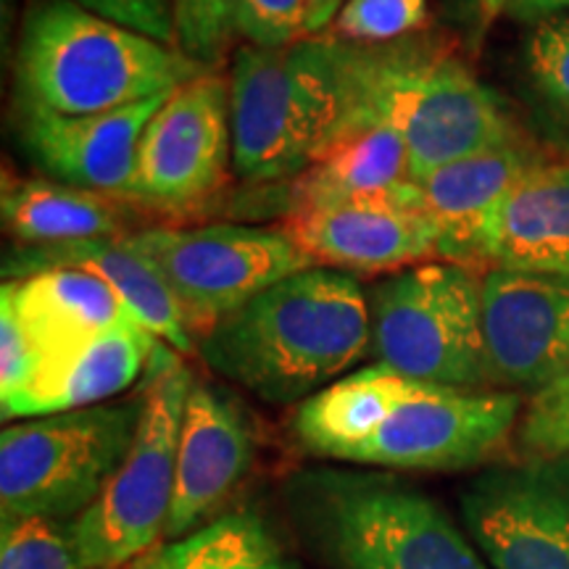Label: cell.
<instances>
[{
	"instance_id": "obj_16",
	"label": "cell",
	"mask_w": 569,
	"mask_h": 569,
	"mask_svg": "<svg viewBox=\"0 0 569 569\" xmlns=\"http://www.w3.org/2000/svg\"><path fill=\"white\" fill-rule=\"evenodd\" d=\"M167 96L88 117L17 109L19 142L34 167L51 180L124 201L138 163L142 130Z\"/></svg>"
},
{
	"instance_id": "obj_20",
	"label": "cell",
	"mask_w": 569,
	"mask_h": 569,
	"mask_svg": "<svg viewBox=\"0 0 569 569\" xmlns=\"http://www.w3.org/2000/svg\"><path fill=\"white\" fill-rule=\"evenodd\" d=\"M488 269L569 277V156L540 159L498 206Z\"/></svg>"
},
{
	"instance_id": "obj_15",
	"label": "cell",
	"mask_w": 569,
	"mask_h": 569,
	"mask_svg": "<svg viewBox=\"0 0 569 569\" xmlns=\"http://www.w3.org/2000/svg\"><path fill=\"white\" fill-rule=\"evenodd\" d=\"M253 459L256 430L248 411L227 390L196 380L184 403L174 498L161 543L188 538L213 522Z\"/></svg>"
},
{
	"instance_id": "obj_29",
	"label": "cell",
	"mask_w": 569,
	"mask_h": 569,
	"mask_svg": "<svg viewBox=\"0 0 569 569\" xmlns=\"http://www.w3.org/2000/svg\"><path fill=\"white\" fill-rule=\"evenodd\" d=\"M430 21V0H346L330 34L361 46L407 40Z\"/></svg>"
},
{
	"instance_id": "obj_30",
	"label": "cell",
	"mask_w": 569,
	"mask_h": 569,
	"mask_svg": "<svg viewBox=\"0 0 569 569\" xmlns=\"http://www.w3.org/2000/svg\"><path fill=\"white\" fill-rule=\"evenodd\" d=\"M177 48L201 63L217 69L238 38V0H172Z\"/></svg>"
},
{
	"instance_id": "obj_12",
	"label": "cell",
	"mask_w": 569,
	"mask_h": 569,
	"mask_svg": "<svg viewBox=\"0 0 569 569\" xmlns=\"http://www.w3.org/2000/svg\"><path fill=\"white\" fill-rule=\"evenodd\" d=\"M459 517L493 569H569V457L482 469L461 488Z\"/></svg>"
},
{
	"instance_id": "obj_10",
	"label": "cell",
	"mask_w": 569,
	"mask_h": 569,
	"mask_svg": "<svg viewBox=\"0 0 569 569\" xmlns=\"http://www.w3.org/2000/svg\"><path fill=\"white\" fill-rule=\"evenodd\" d=\"M525 401L509 390L411 380L346 465L386 472H461L486 465L517 432Z\"/></svg>"
},
{
	"instance_id": "obj_32",
	"label": "cell",
	"mask_w": 569,
	"mask_h": 569,
	"mask_svg": "<svg viewBox=\"0 0 569 569\" xmlns=\"http://www.w3.org/2000/svg\"><path fill=\"white\" fill-rule=\"evenodd\" d=\"M42 367V353L21 322L9 288H0V401L32 386Z\"/></svg>"
},
{
	"instance_id": "obj_4",
	"label": "cell",
	"mask_w": 569,
	"mask_h": 569,
	"mask_svg": "<svg viewBox=\"0 0 569 569\" xmlns=\"http://www.w3.org/2000/svg\"><path fill=\"white\" fill-rule=\"evenodd\" d=\"M293 509L332 569H493L436 498L386 469L303 472Z\"/></svg>"
},
{
	"instance_id": "obj_19",
	"label": "cell",
	"mask_w": 569,
	"mask_h": 569,
	"mask_svg": "<svg viewBox=\"0 0 569 569\" xmlns=\"http://www.w3.org/2000/svg\"><path fill=\"white\" fill-rule=\"evenodd\" d=\"M161 340L142 325H122L74 351L42 361L32 386L0 401L3 419H30L109 403L140 386Z\"/></svg>"
},
{
	"instance_id": "obj_28",
	"label": "cell",
	"mask_w": 569,
	"mask_h": 569,
	"mask_svg": "<svg viewBox=\"0 0 569 569\" xmlns=\"http://www.w3.org/2000/svg\"><path fill=\"white\" fill-rule=\"evenodd\" d=\"M0 569H84L71 522L46 517L3 519Z\"/></svg>"
},
{
	"instance_id": "obj_14",
	"label": "cell",
	"mask_w": 569,
	"mask_h": 569,
	"mask_svg": "<svg viewBox=\"0 0 569 569\" xmlns=\"http://www.w3.org/2000/svg\"><path fill=\"white\" fill-rule=\"evenodd\" d=\"M280 230L315 267L338 272H401L438 261V240L417 182L322 209L288 211Z\"/></svg>"
},
{
	"instance_id": "obj_22",
	"label": "cell",
	"mask_w": 569,
	"mask_h": 569,
	"mask_svg": "<svg viewBox=\"0 0 569 569\" xmlns=\"http://www.w3.org/2000/svg\"><path fill=\"white\" fill-rule=\"evenodd\" d=\"M403 182H411L407 138L401 124L390 113H382L327 148L296 177L288 211L322 209L382 193Z\"/></svg>"
},
{
	"instance_id": "obj_18",
	"label": "cell",
	"mask_w": 569,
	"mask_h": 569,
	"mask_svg": "<svg viewBox=\"0 0 569 569\" xmlns=\"http://www.w3.org/2000/svg\"><path fill=\"white\" fill-rule=\"evenodd\" d=\"M48 269H82L98 274L117 290L134 322L146 327L161 343L174 348L180 356L198 348L167 282L127 234L61 246H13L3 256L6 280H21Z\"/></svg>"
},
{
	"instance_id": "obj_36",
	"label": "cell",
	"mask_w": 569,
	"mask_h": 569,
	"mask_svg": "<svg viewBox=\"0 0 569 569\" xmlns=\"http://www.w3.org/2000/svg\"><path fill=\"white\" fill-rule=\"evenodd\" d=\"M340 3H346V0H340Z\"/></svg>"
},
{
	"instance_id": "obj_33",
	"label": "cell",
	"mask_w": 569,
	"mask_h": 569,
	"mask_svg": "<svg viewBox=\"0 0 569 569\" xmlns=\"http://www.w3.org/2000/svg\"><path fill=\"white\" fill-rule=\"evenodd\" d=\"M71 3L177 48L172 0H71Z\"/></svg>"
},
{
	"instance_id": "obj_5",
	"label": "cell",
	"mask_w": 569,
	"mask_h": 569,
	"mask_svg": "<svg viewBox=\"0 0 569 569\" xmlns=\"http://www.w3.org/2000/svg\"><path fill=\"white\" fill-rule=\"evenodd\" d=\"M138 393L98 407L30 417L0 432V519L74 522L103 493L134 443Z\"/></svg>"
},
{
	"instance_id": "obj_3",
	"label": "cell",
	"mask_w": 569,
	"mask_h": 569,
	"mask_svg": "<svg viewBox=\"0 0 569 569\" xmlns=\"http://www.w3.org/2000/svg\"><path fill=\"white\" fill-rule=\"evenodd\" d=\"M206 71L180 48L71 0H32L21 19L13 88L17 109L88 117L167 96Z\"/></svg>"
},
{
	"instance_id": "obj_35",
	"label": "cell",
	"mask_w": 569,
	"mask_h": 569,
	"mask_svg": "<svg viewBox=\"0 0 569 569\" xmlns=\"http://www.w3.org/2000/svg\"><path fill=\"white\" fill-rule=\"evenodd\" d=\"M569 11V0H511L509 17L525 24H538V21L565 17Z\"/></svg>"
},
{
	"instance_id": "obj_21",
	"label": "cell",
	"mask_w": 569,
	"mask_h": 569,
	"mask_svg": "<svg viewBox=\"0 0 569 569\" xmlns=\"http://www.w3.org/2000/svg\"><path fill=\"white\" fill-rule=\"evenodd\" d=\"M3 284L42 361L74 351L113 327L138 325L117 290L82 269H48Z\"/></svg>"
},
{
	"instance_id": "obj_34",
	"label": "cell",
	"mask_w": 569,
	"mask_h": 569,
	"mask_svg": "<svg viewBox=\"0 0 569 569\" xmlns=\"http://www.w3.org/2000/svg\"><path fill=\"white\" fill-rule=\"evenodd\" d=\"M457 3L475 38H482L490 30V24L509 11L511 0H457Z\"/></svg>"
},
{
	"instance_id": "obj_23",
	"label": "cell",
	"mask_w": 569,
	"mask_h": 569,
	"mask_svg": "<svg viewBox=\"0 0 569 569\" xmlns=\"http://www.w3.org/2000/svg\"><path fill=\"white\" fill-rule=\"evenodd\" d=\"M409 382L411 377L377 361L343 375L298 403L293 417L298 443L319 459L348 461L388 417Z\"/></svg>"
},
{
	"instance_id": "obj_11",
	"label": "cell",
	"mask_w": 569,
	"mask_h": 569,
	"mask_svg": "<svg viewBox=\"0 0 569 569\" xmlns=\"http://www.w3.org/2000/svg\"><path fill=\"white\" fill-rule=\"evenodd\" d=\"M232 167L230 80L217 69L169 92L146 124L124 201L188 211L222 193Z\"/></svg>"
},
{
	"instance_id": "obj_2",
	"label": "cell",
	"mask_w": 569,
	"mask_h": 569,
	"mask_svg": "<svg viewBox=\"0 0 569 569\" xmlns=\"http://www.w3.org/2000/svg\"><path fill=\"white\" fill-rule=\"evenodd\" d=\"M196 351L261 401L303 403L372 353L367 290L338 269H303L222 319Z\"/></svg>"
},
{
	"instance_id": "obj_8",
	"label": "cell",
	"mask_w": 569,
	"mask_h": 569,
	"mask_svg": "<svg viewBox=\"0 0 569 569\" xmlns=\"http://www.w3.org/2000/svg\"><path fill=\"white\" fill-rule=\"evenodd\" d=\"M127 238L167 282L196 343L274 282L315 267L280 227H146Z\"/></svg>"
},
{
	"instance_id": "obj_26",
	"label": "cell",
	"mask_w": 569,
	"mask_h": 569,
	"mask_svg": "<svg viewBox=\"0 0 569 569\" xmlns=\"http://www.w3.org/2000/svg\"><path fill=\"white\" fill-rule=\"evenodd\" d=\"M525 90L540 130L569 156V17L532 24L522 53Z\"/></svg>"
},
{
	"instance_id": "obj_7",
	"label": "cell",
	"mask_w": 569,
	"mask_h": 569,
	"mask_svg": "<svg viewBox=\"0 0 569 569\" xmlns=\"http://www.w3.org/2000/svg\"><path fill=\"white\" fill-rule=\"evenodd\" d=\"M482 274L427 261L375 284L367 298L377 365L432 386L493 390L482 338Z\"/></svg>"
},
{
	"instance_id": "obj_31",
	"label": "cell",
	"mask_w": 569,
	"mask_h": 569,
	"mask_svg": "<svg viewBox=\"0 0 569 569\" xmlns=\"http://www.w3.org/2000/svg\"><path fill=\"white\" fill-rule=\"evenodd\" d=\"M522 457H569V377L525 403L517 425Z\"/></svg>"
},
{
	"instance_id": "obj_27",
	"label": "cell",
	"mask_w": 569,
	"mask_h": 569,
	"mask_svg": "<svg viewBox=\"0 0 569 569\" xmlns=\"http://www.w3.org/2000/svg\"><path fill=\"white\" fill-rule=\"evenodd\" d=\"M340 0H238V38L248 46L284 48L330 30Z\"/></svg>"
},
{
	"instance_id": "obj_17",
	"label": "cell",
	"mask_w": 569,
	"mask_h": 569,
	"mask_svg": "<svg viewBox=\"0 0 569 569\" xmlns=\"http://www.w3.org/2000/svg\"><path fill=\"white\" fill-rule=\"evenodd\" d=\"M543 153L530 140L469 156L417 180L422 209L438 240V261L488 267V234L493 217L515 182Z\"/></svg>"
},
{
	"instance_id": "obj_1",
	"label": "cell",
	"mask_w": 569,
	"mask_h": 569,
	"mask_svg": "<svg viewBox=\"0 0 569 569\" xmlns=\"http://www.w3.org/2000/svg\"><path fill=\"white\" fill-rule=\"evenodd\" d=\"M396 42L319 34L284 48H238L230 71L232 169L240 180H296L327 148L386 113Z\"/></svg>"
},
{
	"instance_id": "obj_24",
	"label": "cell",
	"mask_w": 569,
	"mask_h": 569,
	"mask_svg": "<svg viewBox=\"0 0 569 569\" xmlns=\"http://www.w3.org/2000/svg\"><path fill=\"white\" fill-rule=\"evenodd\" d=\"M122 198L53 180H6L0 211L19 246H61L122 238Z\"/></svg>"
},
{
	"instance_id": "obj_25",
	"label": "cell",
	"mask_w": 569,
	"mask_h": 569,
	"mask_svg": "<svg viewBox=\"0 0 569 569\" xmlns=\"http://www.w3.org/2000/svg\"><path fill=\"white\" fill-rule=\"evenodd\" d=\"M134 569H301L251 509L219 515L188 538L159 543Z\"/></svg>"
},
{
	"instance_id": "obj_6",
	"label": "cell",
	"mask_w": 569,
	"mask_h": 569,
	"mask_svg": "<svg viewBox=\"0 0 569 569\" xmlns=\"http://www.w3.org/2000/svg\"><path fill=\"white\" fill-rule=\"evenodd\" d=\"M196 377L167 343L142 377L138 436L96 503L71 522L84 569H117L161 543L174 498L177 448Z\"/></svg>"
},
{
	"instance_id": "obj_13",
	"label": "cell",
	"mask_w": 569,
	"mask_h": 569,
	"mask_svg": "<svg viewBox=\"0 0 569 569\" xmlns=\"http://www.w3.org/2000/svg\"><path fill=\"white\" fill-rule=\"evenodd\" d=\"M482 338L493 390L536 396L569 377V277L486 269Z\"/></svg>"
},
{
	"instance_id": "obj_9",
	"label": "cell",
	"mask_w": 569,
	"mask_h": 569,
	"mask_svg": "<svg viewBox=\"0 0 569 569\" xmlns=\"http://www.w3.org/2000/svg\"><path fill=\"white\" fill-rule=\"evenodd\" d=\"M386 113L401 124L411 182L448 163L522 142L501 98L459 56L415 34L398 42Z\"/></svg>"
}]
</instances>
